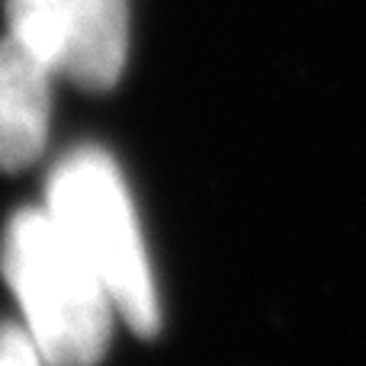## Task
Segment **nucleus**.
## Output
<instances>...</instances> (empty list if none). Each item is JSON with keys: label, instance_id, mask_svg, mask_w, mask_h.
Returning a JSON list of instances; mask_svg holds the SVG:
<instances>
[{"label": "nucleus", "instance_id": "obj_3", "mask_svg": "<svg viewBox=\"0 0 366 366\" xmlns=\"http://www.w3.org/2000/svg\"><path fill=\"white\" fill-rule=\"evenodd\" d=\"M6 26L55 74L84 90H109L126 68V0H6Z\"/></svg>", "mask_w": 366, "mask_h": 366}, {"label": "nucleus", "instance_id": "obj_4", "mask_svg": "<svg viewBox=\"0 0 366 366\" xmlns=\"http://www.w3.org/2000/svg\"><path fill=\"white\" fill-rule=\"evenodd\" d=\"M55 71L16 36L0 42V171L16 174L42 154L49 139Z\"/></svg>", "mask_w": 366, "mask_h": 366}, {"label": "nucleus", "instance_id": "obj_2", "mask_svg": "<svg viewBox=\"0 0 366 366\" xmlns=\"http://www.w3.org/2000/svg\"><path fill=\"white\" fill-rule=\"evenodd\" d=\"M45 212L100 273L122 322L139 337L158 335V286L116 161L97 145L68 152L45 180Z\"/></svg>", "mask_w": 366, "mask_h": 366}, {"label": "nucleus", "instance_id": "obj_5", "mask_svg": "<svg viewBox=\"0 0 366 366\" xmlns=\"http://www.w3.org/2000/svg\"><path fill=\"white\" fill-rule=\"evenodd\" d=\"M0 366H49L23 325H0Z\"/></svg>", "mask_w": 366, "mask_h": 366}, {"label": "nucleus", "instance_id": "obj_1", "mask_svg": "<svg viewBox=\"0 0 366 366\" xmlns=\"http://www.w3.org/2000/svg\"><path fill=\"white\" fill-rule=\"evenodd\" d=\"M0 273L49 366H97L119 315L107 283L45 209H19L0 238Z\"/></svg>", "mask_w": 366, "mask_h": 366}]
</instances>
